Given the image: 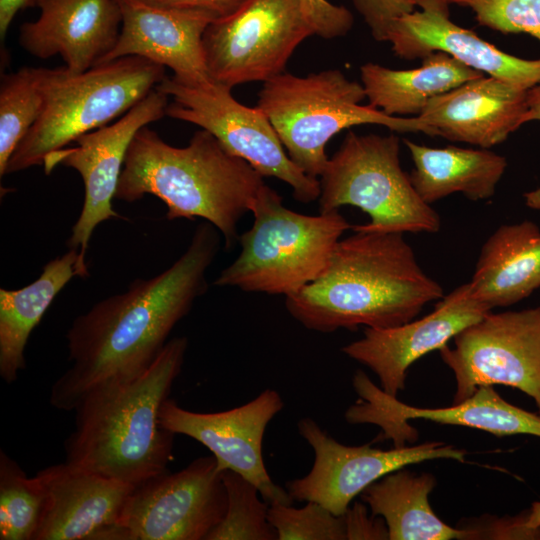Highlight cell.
I'll list each match as a JSON object with an SVG mask.
<instances>
[{"label": "cell", "instance_id": "5", "mask_svg": "<svg viewBox=\"0 0 540 540\" xmlns=\"http://www.w3.org/2000/svg\"><path fill=\"white\" fill-rule=\"evenodd\" d=\"M40 116L13 152L6 174L42 165L51 152L122 117L165 78V67L127 56L75 73L37 68Z\"/></svg>", "mask_w": 540, "mask_h": 540}, {"label": "cell", "instance_id": "33", "mask_svg": "<svg viewBox=\"0 0 540 540\" xmlns=\"http://www.w3.org/2000/svg\"><path fill=\"white\" fill-rule=\"evenodd\" d=\"M463 527V526H462ZM466 528L473 539H540V502L509 519L480 520Z\"/></svg>", "mask_w": 540, "mask_h": 540}, {"label": "cell", "instance_id": "26", "mask_svg": "<svg viewBox=\"0 0 540 540\" xmlns=\"http://www.w3.org/2000/svg\"><path fill=\"white\" fill-rule=\"evenodd\" d=\"M484 75L440 51L424 57L415 69L394 70L375 63L360 67L368 105L391 116H418L432 98Z\"/></svg>", "mask_w": 540, "mask_h": 540}, {"label": "cell", "instance_id": "1", "mask_svg": "<svg viewBox=\"0 0 540 540\" xmlns=\"http://www.w3.org/2000/svg\"><path fill=\"white\" fill-rule=\"evenodd\" d=\"M218 248L216 228L201 223L186 251L168 269L134 280L126 292L75 318L66 335L71 365L52 385L51 405L74 411L96 387L149 367L174 326L206 292V272Z\"/></svg>", "mask_w": 540, "mask_h": 540}, {"label": "cell", "instance_id": "36", "mask_svg": "<svg viewBox=\"0 0 540 540\" xmlns=\"http://www.w3.org/2000/svg\"><path fill=\"white\" fill-rule=\"evenodd\" d=\"M372 514L369 516L364 504L356 502L352 507H348L343 514L346 540L361 539H389L385 521L375 519Z\"/></svg>", "mask_w": 540, "mask_h": 540}, {"label": "cell", "instance_id": "12", "mask_svg": "<svg viewBox=\"0 0 540 540\" xmlns=\"http://www.w3.org/2000/svg\"><path fill=\"white\" fill-rule=\"evenodd\" d=\"M439 352L456 380L454 403L480 386L506 385L530 396L540 415V306L489 312Z\"/></svg>", "mask_w": 540, "mask_h": 540}, {"label": "cell", "instance_id": "21", "mask_svg": "<svg viewBox=\"0 0 540 540\" xmlns=\"http://www.w3.org/2000/svg\"><path fill=\"white\" fill-rule=\"evenodd\" d=\"M40 15L24 23L19 44L40 59L60 55L71 72H84L114 47L121 29L116 0H36Z\"/></svg>", "mask_w": 540, "mask_h": 540}, {"label": "cell", "instance_id": "17", "mask_svg": "<svg viewBox=\"0 0 540 540\" xmlns=\"http://www.w3.org/2000/svg\"><path fill=\"white\" fill-rule=\"evenodd\" d=\"M353 385L360 396L348 408L345 418L350 424L371 423L383 430L382 438H391L395 447L414 436L408 420L423 419L439 424L461 425L496 436L526 434L540 437V415L505 401L491 385L480 386L465 400L445 408H419L399 402L375 386L362 371H357Z\"/></svg>", "mask_w": 540, "mask_h": 540}, {"label": "cell", "instance_id": "27", "mask_svg": "<svg viewBox=\"0 0 540 540\" xmlns=\"http://www.w3.org/2000/svg\"><path fill=\"white\" fill-rule=\"evenodd\" d=\"M435 485L431 473L402 468L369 485L361 499L373 516L383 518L389 540H465L463 528L447 525L432 510L428 498Z\"/></svg>", "mask_w": 540, "mask_h": 540}, {"label": "cell", "instance_id": "9", "mask_svg": "<svg viewBox=\"0 0 540 540\" xmlns=\"http://www.w3.org/2000/svg\"><path fill=\"white\" fill-rule=\"evenodd\" d=\"M316 35L303 0H248L203 35L210 79L233 88L284 72L296 48Z\"/></svg>", "mask_w": 540, "mask_h": 540}, {"label": "cell", "instance_id": "22", "mask_svg": "<svg viewBox=\"0 0 540 540\" xmlns=\"http://www.w3.org/2000/svg\"><path fill=\"white\" fill-rule=\"evenodd\" d=\"M527 92L484 75L432 98L416 117L430 136L488 149L524 124Z\"/></svg>", "mask_w": 540, "mask_h": 540}, {"label": "cell", "instance_id": "4", "mask_svg": "<svg viewBox=\"0 0 540 540\" xmlns=\"http://www.w3.org/2000/svg\"><path fill=\"white\" fill-rule=\"evenodd\" d=\"M264 184L258 171L204 129L187 146L175 147L144 126L129 145L115 198L134 202L154 195L166 204L168 220L203 218L222 233L229 250Z\"/></svg>", "mask_w": 540, "mask_h": 540}, {"label": "cell", "instance_id": "3", "mask_svg": "<svg viewBox=\"0 0 540 540\" xmlns=\"http://www.w3.org/2000/svg\"><path fill=\"white\" fill-rule=\"evenodd\" d=\"M187 347L186 337H175L142 372L87 393L74 409L65 462L133 486L168 471L175 434L159 414Z\"/></svg>", "mask_w": 540, "mask_h": 540}, {"label": "cell", "instance_id": "34", "mask_svg": "<svg viewBox=\"0 0 540 540\" xmlns=\"http://www.w3.org/2000/svg\"><path fill=\"white\" fill-rule=\"evenodd\" d=\"M368 25L373 38L386 41L395 19L416 9L413 0H352Z\"/></svg>", "mask_w": 540, "mask_h": 540}, {"label": "cell", "instance_id": "29", "mask_svg": "<svg viewBox=\"0 0 540 540\" xmlns=\"http://www.w3.org/2000/svg\"><path fill=\"white\" fill-rule=\"evenodd\" d=\"M43 107L38 69L22 67L4 74L0 83V177L10 157L36 122Z\"/></svg>", "mask_w": 540, "mask_h": 540}, {"label": "cell", "instance_id": "35", "mask_svg": "<svg viewBox=\"0 0 540 540\" xmlns=\"http://www.w3.org/2000/svg\"><path fill=\"white\" fill-rule=\"evenodd\" d=\"M315 27L316 35L333 39L345 36L352 28V13L342 5L328 0H303Z\"/></svg>", "mask_w": 540, "mask_h": 540}, {"label": "cell", "instance_id": "6", "mask_svg": "<svg viewBox=\"0 0 540 540\" xmlns=\"http://www.w3.org/2000/svg\"><path fill=\"white\" fill-rule=\"evenodd\" d=\"M362 84L338 69L298 76L283 72L263 83L257 107L274 127L288 156L311 177L319 178L328 157L326 145L344 129L380 125L398 133L428 128L418 117L391 116L370 105Z\"/></svg>", "mask_w": 540, "mask_h": 540}, {"label": "cell", "instance_id": "15", "mask_svg": "<svg viewBox=\"0 0 540 540\" xmlns=\"http://www.w3.org/2000/svg\"><path fill=\"white\" fill-rule=\"evenodd\" d=\"M283 406L280 394L272 389L242 406L215 413L189 411L167 398L159 419L166 430L191 437L208 448L221 471L232 470L252 482L269 505H290L293 498L272 481L262 454L265 429Z\"/></svg>", "mask_w": 540, "mask_h": 540}, {"label": "cell", "instance_id": "39", "mask_svg": "<svg viewBox=\"0 0 540 540\" xmlns=\"http://www.w3.org/2000/svg\"><path fill=\"white\" fill-rule=\"evenodd\" d=\"M36 0H0V39L5 40L7 31L16 14L30 6L35 5Z\"/></svg>", "mask_w": 540, "mask_h": 540}, {"label": "cell", "instance_id": "20", "mask_svg": "<svg viewBox=\"0 0 540 540\" xmlns=\"http://www.w3.org/2000/svg\"><path fill=\"white\" fill-rule=\"evenodd\" d=\"M36 475L45 503L34 540H119L117 524L135 486L67 462Z\"/></svg>", "mask_w": 540, "mask_h": 540}, {"label": "cell", "instance_id": "14", "mask_svg": "<svg viewBox=\"0 0 540 540\" xmlns=\"http://www.w3.org/2000/svg\"><path fill=\"white\" fill-rule=\"evenodd\" d=\"M169 96L153 89L116 122L80 136L73 147L49 153L43 161L46 174L62 165L76 170L84 183V203L67 241L69 249L85 256L95 227L122 218L112 207L129 145L135 134L166 115Z\"/></svg>", "mask_w": 540, "mask_h": 540}, {"label": "cell", "instance_id": "30", "mask_svg": "<svg viewBox=\"0 0 540 540\" xmlns=\"http://www.w3.org/2000/svg\"><path fill=\"white\" fill-rule=\"evenodd\" d=\"M227 509L207 540H275L277 533L268 521L269 503L261 500L258 488L242 475L222 471Z\"/></svg>", "mask_w": 540, "mask_h": 540}, {"label": "cell", "instance_id": "18", "mask_svg": "<svg viewBox=\"0 0 540 540\" xmlns=\"http://www.w3.org/2000/svg\"><path fill=\"white\" fill-rule=\"evenodd\" d=\"M121 29L116 44L98 64L139 56L167 67L186 86L210 85L203 35L216 19L206 13L157 6L143 0H116ZM97 64V65H98Z\"/></svg>", "mask_w": 540, "mask_h": 540}, {"label": "cell", "instance_id": "10", "mask_svg": "<svg viewBox=\"0 0 540 540\" xmlns=\"http://www.w3.org/2000/svg\"><path fill=\"white\" fill-rule=\"evenodd\" d=\"M156 88L173 99L166 116L210 132L226 150L247 161L263 177L287 183L297 201L309 203L319 198V179L291 160L264 112L238 102L232 88L215 82L191 87L173 77H166Z\"/></svg>", "mask_w": 540, "mask_h": 540}, {"label": "cell", "instance_id": "13", "mask_svg": "<svg viewBox=\"0 0 540 540\" xmlns=\"http://www.w3.org/2000/svg\"><path fill=\"white\" fill-rule=\"evenodd\" d=\"M297 427L313 448L315 459L306 476L286 483L287 491L293 500L318 502L335 515H343L357 495L396 470L435 459L464 462L466 456L465 450L440 441L390 450L346 446L309 417L300 419Z\"/></svg>", "mask_w": 540, "mask_h": 540}, {"label": "cell", "instance_id": "32", "mask_svg": "<svg viewBox=\"0 0 540 540\" xmlns=\"http://www.w3.org/2000/svg\"><path fill=\"white\" fill-rule=\"evenodd\" d=\"M474 12L477 22L502 33H526L540 42V0H447Z\"/></svg>", "mask_w": 540, "mask_h": 540}, {"label": "cell", "instance_id": "2", "mask_svg": "<svg viewBox=\"0 0 540 540\" xmlns=\"http://www.w3.org/2000/svg\"><path fill=\"white\" fill-rule=\"evenodd\" d=\"M443 296L403 233L355 231L338 241L322 273L287 296L285 306L307 329L329 333L395 327Z\"/></svg>", "mask_w": 540, "mask_h": 540}, {"label": "cell", "instance_id": "7", "mask_svg": "<svg viewBox=\"0 0 540 540\" xmlns=\"http://www.w3.org/2000/svg\"><path fill=\"white\" fill-rule=\"evenodd\" d=\"M250 212L254 220L239 237L240 255L221 272L216 286L292 295L322 273L342 234L352 227L338 210L315 216L290 210L265 184Z\"/></svg>", "mask_w": 540, "mask_h": 540}, {"label": "cell", "instance_id": "37", "mask_svg": "<svg viewBox=\"0 0 540 540\" xmlns=\"http://www.w3.org/2000/svg\"><path fill=\"white\" fill-rule=\"evenodd\" d=\"M145 2L183 11L206 13L216 20L231 15L248 0H143Z\"/></svg>", "mask_w": 540, "mask_h": 540}, {"label": "cell", "instance_id": "24", "mask_svg": "<svg viewBox=\"0 0 540 540\" xmlns=\"http://www.w3.org/2000/svg\"><path fill=\"white\" fill-rule=\"evenodd\" d=\"M89 276L79 251L69 249L49 261L39 278L17 290L0 289V376L13 383L25 368L24 351L32 330L73 277Z\"/></svg>", "mask_w": 540, "mask_h": 540}, {"label": "cell", "instance_id": "38", "mask_svg": "<svg viewBox=\"0 0 540 540\" xmlns=\"http://www.w3.org/2000/svg\"><path fill=\"white\" fill-rule=\"evenodd\" d=\"M530 121H540V83L528 89L527 92V111L523 122L525 124ZM524 196L527 206L540 209V187Z\"/></svg>", "mask_w": 540, "mask_h": 540}, {"label": "cell", "instance_id": "16", "mask_svg": "<svg viewBox=\"0 0 540 540\" xmlns=\"http://www.w3.org/2000/svg\"><path fill=\"white\" fill-rule=\"evenodd\" d=\"M491 311L465 283L439 299L433 311L421 319L390 328H365L364 336L344 346L342 352L371 369L382 390L396 397L405 387L412 363L440 350Z\"/></svg>", "mask_w": 540, "mask_h": 540}, {"label": "cell", "instance_id": "8", "mask_svg": "<svg viewBox=\"0 0 540 540\" xmlns=\"http://www.w3.org/2000/svg\"><path fill=\"white\" fill-rule=\"evenodd\" d=\"M319 211L350 205L370 221L354 231L378 233H435L439 214L416 192L400 163V140L395 134L358 135L349 131L319 177Z\"/></svg>", "mask_w": 540, "mask_h": 540}, {"label": "cell", "instance_id": "11", "mask_svg": "<svg viewBox=\"0 0 540 540\" xmlns=\"http://www.w3.org/2000/svg\"><path fill=\"white\" fill-rule=\"evenodd\" d=\"M226 509L222 471L213 455L202 456L133 488L117 524L119 540H207Z\"/></svg>", "mask_w": 540, "mask_h": 540}, {"label": "cell", "instance_id": "25", "mask_svg": "<svg viewBox=\"0 0 540 540\" xmlns=\"http://www.w3.org/2000/svg\"><path fill=\"white\" fill-rule=\"evenodd\" d=\"M403 142L414 163L411 182L430 205L453 193L474 201L489 199L507 167L505 157L486 148H434L407 139Z\"/></svg>", "mask_w": 540, "mask_h": 540}, {"label": "cell", "instance_id": "28", "mask_svg": "<svg viewBox=\"0 0 540 540\" xmlns=\"http://www.w3.org/2000/svg\"><path fill=\"white\" fill-rule=\"evenodd\" d=\"M45 503L44 488L0 451V539L34 540Z\"/></svg>", "mask_w": 540, "mask_h": 540}, {"label": "cell", "instance_id": "31", "mask_svg": "<svg viewBox=\"0 0 540 540\" xmlns=\"http://www.w3.org/2000/svg\"><path fill=\"white\" fill-rule=\"evenodd\" d=\"M268 521L278 540H346L343 515H335L315 501H307L302 508L270 504Z\"/></svg>", "mask_w": 540, "mask_h": 540}, {"label": "cell", "instance_id": "19", "mask_svg": "<svg viewBox=\"0 0 540 540\" xmlns=\"http://www.w3.org/2000/svg\"><path fill=\"white\" fill-rule=\"evenodd\" d=\"M416 9L393 21L387 40L398 57L423 59L440 51L488 76L530 89L540 83V59L507 54L450 18L447 0H413Z\"/></svg>", "mask_w": 540, "mask_h": 540}, {"label": "cell", "instance_id": "23", "mask_svg": "<svg viewBox=\"0 0 540 540\" xmlns=\"http://www.w3.org/2000/svg\"><path fill=\"white\" fill-rule=\"evenodd\" d=\"M472 295L490 309L507 307L540 287V229L532 221L500 226L483 244Z\"/></svg>", "mask_w": 540, "mask_h": 540}]
</instances>
